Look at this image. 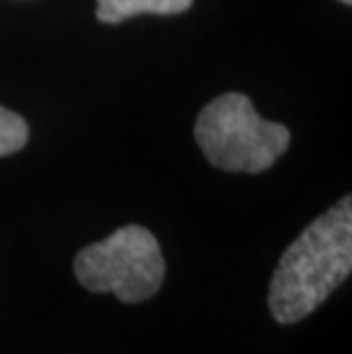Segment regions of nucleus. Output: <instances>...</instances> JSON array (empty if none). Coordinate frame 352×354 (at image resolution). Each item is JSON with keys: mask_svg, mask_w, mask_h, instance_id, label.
Wrapping results in <instances>:
<instances>
[{"mask_svg": "<svg viewBox=\"0 0 352 354\" xmlns=\"http://www.w3.org/2000/svg\"><path fill=\"white\" fill-rule=\"evenodd\" d=\"M82 288L112 292L126 304L145 302L165 281V259L160 245L140 224L117 229L106 240L85 247L73 261Z\"/></svg>", "mask_w": 352, "mask_h": 354, "instance_id": "obj_3", "label": "nucleus"}, {"mask_svg": "<svg viewBox=\"0 0 352 354\" xmlns=\"http://www.w3.org/2000/svg\"><path fill=\"white\" fill-rule=\"evenodd\" d=\"M194 0H96V19L101 24H122L138 14H181L190 10Z\"/></svg>", "mask_w": 352, "mask_h": 354, "instance_id": "obj_4", "label": "nucleus"}, {"mask_svg": "<svg viewBox=\"0 0 352 354\" xmlns=\"http://www.w3.org/2000/svg\"><path fill=\"white\" fill-rule=\"evenodd\" d=\"M28 124L17 112L0 105V158L21 151L28 142Z\"/></svg>", "mask_w": 352, "mask_h": 354, "instance_id": "obj_5", "label": "nucleus"}, {"mask_svg": "<svg viewBox=\"0 0 352 354\" xmlns=\"http://www.w3.org/2000/svg\"><path fill=\"white\" fill-rule=\"evenodd\" d=\"M341 3H346V5H350V3H352V0H341Z\"/></svg>", "mask_w": 352, "mask_h": 354, "instance_id": "obj_6", "label": "nucleus"}, {"mask_svg": "<svg viewBox=\"0 0 352 354\" xmlns=\"http://www.w3.org/2000/svg\"><path fill=\"white\" fill-rule=\"evenodd\" d=\"M350 270L352 199L343 197L281 254L268 290L272 318L293 325L311 315L350 277Z\"/></svg>", "mask_w": 352, "mask_h": 354, "instance_id": "obj_1", "label": "nucleus"}, {"mask_svg": "<svg viewBox=\"0 0 352 354\" xmlns=\"http://www.w3.org/2000/svg\"><path fill=\"white\" fill-rule=\"evenodd\" d=\"M194 140L213 167L259 174L286 151L290 133L286 126L261 119L245 94L229 92L199 112Z\"/></svg>", "mask_w": 352, "mask_h": 354, "instance_id": "obj_2", "label": "nucleus"}]
</instances>
